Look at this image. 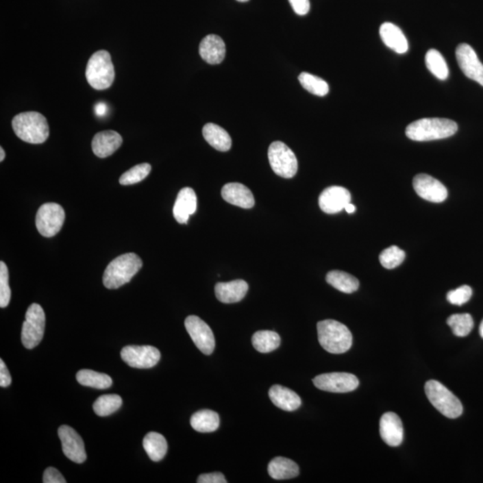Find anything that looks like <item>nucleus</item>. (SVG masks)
Listing matches in <instances>:
<instances>
[{"mask_svg":"<svg viewBox=\"0 0 483 483\" xmlns=\"http://www.w3.org/2000/svg\"><path fill=\"white\" fill-rule=\"evenodd\" d=\"M143 446L152 461L162 460L168 451V442L164 436L157 432H150L143 438Z\"/></svg>","mask_w":483,"mask_h":483,"instance_id":"bb28decb","label":"nucleus"},{"mask_svg":"<svg viewBox=\"0 0 483 483\" xmlns=\"http://www.w3.org/2000/svg\"><path fill=\"white\" fill-rule=\"evenodd\" d=\"M44 483H66V479L60 471L54 467L47 468L43 474Z\"/></svg>","mask_w":483,"mask_h":483,"instance_id":"ea45409f","label":"nucleus"},{"mask_svg":"<svg viewBox=\"0 0 483 483\" xmlns=\"http://www.w3.org/2000/svg\"><path fill=\"white\" fill-rule=\"evenodd\" d=\"M190 423L196 432H215L219 427V415L212 410H201L193 414Z\"/></svg>","mask_w":483,"mask_h":483,"instance_id":"cd10ccee","label":"nucleus"},{"mask_svg":"<svg viewBox=\"0 0 483 483\" xmlns=\"http://www.w3.org/2000/svg\"><path fill=\"white\" fill-rule=\"evenodd\" d=\"M412 186L421 198L430 203H440L447 197V190L444 184L429 175H415Z\"/></svg>","mask_w":483,"mask_h":483,"instance_id":"4468645a","label":"nucleus"},{"mask_svg":"<svg viewBox=\"0 0 483 483\" xmlns=\"http://www.w3.org/2000/svg\"><path fill=\"white\" fill-rule=\"evenodd\" d=\"M298 79H299L301 86L313 95L323 97L330 92L329 84L318 76L304 72L300 74Z\"/></svg>","mask_w":483,"mask_h":483,"instance_id":"72a5a7b5","label":"nucleus"},{"mask_svg":"<svg viewBox=\"0 0 483 483\" xmlns=\"http://www.w3.org/2000/svg\"><path fill=\"white\" fill-rule=\"evenodd\" d=\"M151 166L149 163L139 164L129 169L128 171L124 173L120 177L119 183L122 186H131L140 183V181L145 179L150 174Z\"/></svg>","mask_w":483,"mask_h":483,"instance_id":"c9c22d12","label":"nucleus"},{"mask_svg":"<svg viewBox=\"0 0 483 483\" xmlns=\"http://www.w3.org/2000/svg\"><path fill=\"white\" fill-rule=\"evenodd\" d=\"M45 325L46 316L42 307L38 304H31L23 324L21 339L23 347L27 349L36 347L42 340Z\"/></svg>","mask_w":483,"mask_h":483,"instance_id":"0eeeda50","label":"nucleus"},{"mask_svg":"<svg viewBox=\"0 0 483 483\" xmlns=\"http://www.w3.org/2000/svg\"><path fill=\"white\" fill-rule=\"evenodd\" d=\"M269 396L277 408L284 411H295L300 408L301 398L295 391L280 385L272 386L269 391Z\"/></svg>","mask_w":483,"mask_h":483,"instance_id":"b1692460","label":"nucleus"},{"mask_svg":"<svg viewBox=\"0 0 483 483\" xmlns=\"http://www.w3.org/2000/svg\"><path fill=\"white\" fill-rule=\"evenodd\" d=\"M425 393L432 405L444 417L456 419L462 414L460 400L437 380L426 382Z\"/></svg>","mask_w":483,"mask_h":483,"instance_id":"423d86ee","label":"nucleus"},{"mask_svg":"<svg viewBox=\"0 0 483 483\" xmlns=\"http://www.w3.org/2000/svg\"><path fill=\"white\" fill-rule=\"evenodd\" d=\"M221 195L227 203L243 209H251L256 203L251 190L240 183L225 184L221 190Z\"/></svg>","mask_w":483,"mask_h":483,"instance_id":"6ab92c4d","label":"nucleus"},{"mask_svg":"<svg viewBox=\"0 0 483 483\" xmlns=\"http://www.w3.org/2000/svg\"><path fill=\"white\" fill-rule=\"evenodd\" d=\"M313 384L321 391L332 393H348L358 388L359 380L354 374L347 373H324L315 377Z\"/></svg>","mask_w":483,"mask_h":483,"instance_id":"f8f14e48","label":"nucleus"},{"mask_svg":"<svg viewBox=\"0 0 483 483\" xmlns=\"http://www.w3.org/2000/svg\"><path fill=\"white\" fill-rule=\"evenodd\" d=\"M5 157V153L4 149H3L1 147V148H0V161H1V162L3 160H4Z\"/></svg>","mask_w":483,"mask_h":483,"instance_id":"49530a36","label":"nucleus"},{"mask_svg":"<svg viewBox=\"0 0 483 483\" xmlns=\"http://www.w3.org/2000/svg\"><path fill=\"white\" fill-rule=\"evenodd\" d=\"M198 483H225L227 482L221 473H204L198 477Z\"/></svg>","mask_w":483,"mask_h":483,"instance_id":"a19ab883","label":"nucleus"},{"mask_svg":"<svg viewBox=\"0 0 483 483\" xmlns=\"http://www.w3.org/2000/svg\"><path fill=\"white\" fill-rule=\"evenodd\" d=\"M11 289L8 269L4 262H0V307L5 308L10 304Z\"/></svg>","mask_w":483,"mask_h":483,"instance_id":"4c0bfd02","label":"nucleus"},{"mask_svg":"<svg viewBox=\"0 0 483 483\" xmlns=\"http://www.w3.org/2000/svg\"><path fill=\"white\" fill-rule=\"evenodd\" d=\"M249 286L245 280L218 283L215 286L216 299L224 304L238 303L247 295Z\"/></svg>","mask_w":483,"mask_h":483,"instance_id":"412c9836","label":"nucleus"},{"mask_svg":"<svg viewBox=\"0 0 483 483\" xmlns=\"http://www.w3.org/2000/svg\"><path fill=\"white\" fill-rule=\"evenodd\" d=\"M279 334L271 330H260L253 334L251 343L260 353H269L276 350L280 345Z\"/></svg>","mask_w":483,"mask_h":483,"instance_id":"c756f323","label":"nucleus"},{"mask_svg":"<svg viewBox=\"0 0 483 483\" xmlns=\"http://www.w3.org/2000/svg\"><path fill=\"white\" fill-rule=\"evenodd\" d=\"M12 383V377L10 371L7 368L4 361L0 360V386L2 388H8Z\"/></svg>","mask_w":483,"mask_h":483,"instance_id":"37998d69","label":"nucleus"},{"mask_svg":"<svg viewBox=\"0 0 483 483\" xmlns=\"http://www.w3.org/2000/svg\"><path fill=\"white\" fill-rule=\"evenodd\" d=\"M196 210H197V196L195 192L190 187L181 189L173 209L175 221L180 224L188 223L189 216L195 214Z\"/></svg>","mask_w":483,"mask_h":483,"instance_id":"a211bd4d","label":"nucleus"},{"mask_svg":"<svg viewBox=\"0 0 483 483\" xmlns=\"http://www.w3.org/2000/svg\"><path fill=\"white\" fill-rule=\"evenodd\" d=\"M405 259V251L402 249L396 247V245H392V247L385 249L380 256V263H382L383 267L388 269L398 267V266L402 264Z\"/></svg>","mask_w":483,"mask_h":483,"instance_id":"e433bc0d","label":"nucleus"},{"mask_svg":"<svg viewBox=\"0 0 483 483\" xmlns=\"http://www.w3.org/2000/svg\"><path fill=\"white\" fill-rule=\"evenodd\" d=\"M123 361L130 367L150 369L160 362L159 349L151 345H127L120 353Z\"/></svg>","mask_w":483,"mask_h":483,"instance_id":"9d476101","label":"nucleus"},{"mask_svg":"<svg viewBox=\"0 0 483 483\" xmlns=\"http://www.w3.org/2000/svg\"><path fill=\"white\" fill-rule=\"evenodd\" d=\"M122 143V136L115 131L99 132L92 139L93 153L101 159L111 156L114 152L119 150Z\"/></svg>","mask_w":483,"mask_h":483,"instance_id":"aec40b11","label":"nucleus"},{"mask_svg":"<svg viewBox=\"0 0 483 483\" xmlns=\"http://www.w3.org/2000/svg\"><path fill=\"white\" fill-rule=\"evenodd\" d=\"M269 164L275 174L284 178L295 177L298 171V161L294 151L280 140L272 143L268 151Z\"/></svg>","mask_w":483,"mask_h":483,"instance_id":"6e6552de","label":"nucleus"},{"mask_svg":"<svg viewBox=\"0 0 483 483\" xmlns=\"http://www.w3.org/2000/svg\"><path fill=\"white\" fill-rule=\"evenodd\" d=\"M204 139L210 146L219 151H227L232 146V140L227 132L218 125L209 123L203 128Z\"/></svg>","mask_w":483,"mask_h":483,"instance_id":"393cba45","label":"nucleus"},{"mask_svg":"<svg viewBox=\"0 0 483 483\" xmlns=\"http://www.w3.org/2000/svg\"><path fill=\"white\" fill-rule=\"evenodd\" d=\"M479 332L480 335H481L482 338H483V320L482 321L481 325H480Z\"/></svg>","mask_w":483,"mask_h":483,"instance_id":"de8ad7c7","label":"nucleus"},{"mask_svg":"<svg viewBox=\"0 0 483 483\" xmlns=\"http://www.w3.org/2000/svg\"><path fill=\"white\" fill-rule=\"evenodd\" d=\"M95 110L97 115L99 116H104V114L106 113L107 111L106 105L104 103H99L98 105H96Z\"/></svg>","mask_w":483,"mask_h":483,"instance_id":"c03bdc74","label":"nucleus"},{"mask_svg":"<svg viewBox=\"0 0 483 483\" xmlns=\"http://www.w3.org/2000/svg\"><path fill=\"white\" fill-rule=\"evenodd\" d=\"M86 76L88 84L93 89L102 90L112 86L115 79V69L111 55L107 51H99L88 61Z\"/></svg>","mask_w":483,"mask_h":483,"instance_id":"39448f33","label":"nucleus"},{"mask_svg":"<svg viewBox=\"0 0 483 483\" xmlns=\"http://www.w3.org/2000/svg\"><path fill=\"white\" fill-rule=\"evenodd\" d=\"M143 260L136 253L122 254L108 265L103 275V284L108 289H116L130 282L140 269Z\"/></svg>","mask_w":483,"mask_h":483,"instance_id":"7ed1b4c3","label":"nucleus"},{"mask_svg":"<svg viewBox=\"0 0 483 483\" xmlns=\"http://www.w3.org/2000/svg\"><path fill=\"white\" fill-rule=\"evenodd\" d=\"M318 339L327 352L343 354L352 347L353 336L348 327L341 322L325 320L318 322Z\"/></svg>","mask_w":483,"mask_h":483,"instance_id":"20e7f679","label":"nucleus"},{"mask_svg":"<svg viewBox=\"0 0 483 483\" xmlns=\"http://www.w3.org/2000/svg\"><path fill=\"white\" fill-rule=\"evenodd\" d=\"M380 433L388 446H399L404 440V427L399 417L391 412L383 414L380 421Z\"/></svg>","mask_w":483,"mask_h":483,"instance_id":"f3484780","label":"nucleus"},{"mask_svg":"<svg viewBox=\"0 0 483 483\" xmlns=\"http://www.w3.org/2000/svg\"><path fill=\"white\" fill-rule=\"evenodd\" d=\"M184 326L193 343L201 353L210 356L215 349V338L212 329L206 322L198 316H188L184 321Z\"/></svg>","mask_w":483,"mask_h":483,"instance_id":"9b49d317","label":"nucleus"},{"mask_svg":"<svg viewBox=\"0 0 483 483\" xmlns=\"http://www.w3.org/2000/svg\"><path fill=\"white\" fill-rule=\"evenodd\" d=\"M236 1H238V2H247V1H249V0H236Z\"/></svg>","mask_w":483,"mask_h":483,"instance_id":"09e8293b","label":"nucleus"},{"mask_svg":"<svg viewBox=\"0 0 483 483\" xmlns=\"http://www.w3.org/2000/svg\"><path fill=\"white\" fill-rule=\"evenodd\" d=\"M58 437L62 443L64 456L76 464L86 462L87 455L83 438L70 426L62 425L58 429Z\"/></svg>","mask_w":483,"mask_h":483,"instance_id":"ddd939ff","label":"nucleus"},{"mask_svg":"<svg viewBox=\"0 0 483 483\" xmlns=\"http://www.w3.org/2000/svg\"><path fill=\"white\" fill-rule=\"evenodd\" d=\"M427 69L440 80H446L449 77V66L443 55L437 49H430L425 55Z\"/></svg>","mask_w":483,"mask_h":483,"instance_id":"2f4dec72","label":"nucleus"},{"mask_svg":"<svg viewBox=\"0 0 483 483\" xmlns=\"http://www.w3.org/2000/svg\"><path fill=\"white\" fill-rule=\"evenodd\" d=\"M64 218V210L60 204L49 203L42 205L38 210L35 223L40 235L52 237L62 228Z\"/></svg>","mask_w":483,"mask_h":483,"instance_id":"1a4fd4ad","label":"nucleus"},{"mask_svg":"<svg viewBox=\"0 0 483 483\" xmlns=\"http://www.w3.org/2000/svg\"><path fill=\"white\" fill-rule=\"evenodd\" d=\"M122 403V398L119 395H103L93 404V410L99 417H108V415L118 411L121 408Z\"/></svg>","mask_w":483,"mask_h":483,"instance_id":"473e14b6","label":"nucleus"},{"mask_svg":"<svg viewBox=\"0 0 483 483\" xmlns=\"http://www.w3.org/2000/svg\"><path fill=\"white\" fill-rule=\"evenodd\" d=\"M345 212H347V213H354V212H356V206H354V204L350 203H348L347 206H345Z\"/></svg>","mask_w":483,"mask_h":483,"instance_id":"a18cd8bd","label":"nucleus"},{"mask_svg":"<svg viewBox=\"0 0 483 483\" xmlns=\"http://www.w3.org/2000/svg\"><path fill=\"white\" fill-rule=\"evenodd\" d=\"M268 472L274 480H288L299 475V467L291 459L277 456L269 462Z\"/></svg>","mask_w":483,"mask_h":483,"instance_id":"a878e982","label":"nucleus"},{"mask_svg":"<svg viewBox=\"0 0 483 483\" xmlns=\"http://www.w3.org/2000/svg\"><path fill=\"white\" fill-rule=\"evenodd\" d=\"M350 201V192L342 186L327 187L319 197L321 210L327 214L340 212Z\"/></svg>","mask_w":483,"mask_h":483,"instance_id":"dca6fc26","label":"nucleus"},{"mask_svg":"<svg viewBox=\"0 0 483 483\" xmlns=\"http://www.w3.org/2000/svg\"><path fill=\"white\" fill-rule=\"evenodd\" d=\"M447 322L452 329L454 335L460 338L469 335L473 329V320L469 313L451 315Z\"/></svg>","mask_w":483,"mask_h":483,"instance_id":"f704fd0d","label":"nucleus"},{"mask_svg":"<svg viewBox=\"0 0 483 483\" xmlns=\"http://www.w3.org/2000/svg\"><path fill=\"white\" fill-rule=\"evenodd\" d=\"M327 282L334 288L345 294H352L359 288V280L352 275L340 271H330L326 277Z\"/></svg>","mask_w":483,"mask_h":483,"instance_id":"c85d7f7f","label":"nucleus"},{"mask_svg":"<svg viewBox=\"0 0 483 483\" xmlns=\"http://www.w3.org/2000/svg\"><path fill=\"white\" fill-rule=\"evenodd\" d=\"M199 52L205 62L210 64H221L225 55L224 40L218 35H208L201 40Z\"/></svg>","mask_w":483,"mask_h":483,"instance_id":"4be33fe9","label":"nucleus"},{"mask_svg":"<svg viewBox=\"0 0 483 483\" xmlns=\"http://www.w3.org/2000/svg\"><path fill=\"white\" fill-rule=\"evenodd\" d=\"M291 4L293 10L299 14V16H306L310 11V0H288Z\"/></svg>","mask_w":483,"mask_h":483,"instance_id":"79ce46f5","label":"nucleus"},{"mask_svg":"<svg viewBox=\"0 0 483 483\" xmlns=\"http://www.w3.org/2000/svg\"><path fill=\"white\" fill-rule=\"evenodd\" d=\"M456 57L465 75L483 86V64L472 47L467 43L460 44L456 48Z\"/></svg>","mask_w":483,"mask_h":483,"instance_id":"2eb2a0df","label":"nucleus"},{"mask_svg":"<svg viewBox=\"0 0 483 483\" xmlns=\"http://www.w3.org/2000/svg\"><path fill=\"white\" fill-rule=\"evenodd\" d=\"M76 380L81 385L98 389L108 388L112 385V379L108 374L92 370H81L76 374Z\"/></svg>","mask_w":483,"mask_h":483,"instance_id":"7c9ffc66","label":"nucleus"},{"mask_svg":"<svg viewBox=\"0 0 483 483\" xmlns=\"http://www.w3.org/2000/svg\"><path fill=\"white\" fill-rule=\"evenodd\" d=\"M473 290L469 286H462L455 290H451L447 295V299L454 306H462L471 299Z\"/></svg>","mask_w":483,"mask_h":483,"instance_id":"58836bf2","label":"nucleus"},{"mask_svg":"<svg viewBox=\"0 0 483 483\" xmlns=\"http://www.w3.org/2000/svg\"><path fill=\"white\" fill-rule=\"evenodd\" d=\"M380 35L386 47L398 54L408 51V39L399 27L391 23H382L380 28Z\"/></svg>","mask_w":483,"mask_h":483,"instance_id":"5701e85b","label":"nucleus"},{"mask_svg":"<svg viewBox=\"0 0 483 483\" xmlns=\"http://www.w3.org/2000/svg\"><path fill=\"white\" fill-rule=\"evenodd\" d=\"M14 134L23 142L40 145L49 138V128L45 116L35 111L23 112L12 120Z\"/></svg>","mask_w":483,"mask_h":483,"instance_id":"f03ea898","label":"nucleus"},{"mask_svg":"<svg viewBox=\"0 0 483 483\" xmlns=\"http://www.w3.org/2000/svg\"><path fill=\"white\" fill-rule=\"evenodd\" d=\"M458 130V125L447 119H421L411 123L406 129V136L415 142L449 138Z\"/></svg>","mask_w":483,"mask_h":483,"instance_id":"f257e3e1","label":"nucleus"}]
</instances>
